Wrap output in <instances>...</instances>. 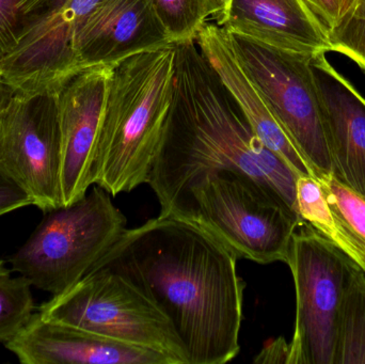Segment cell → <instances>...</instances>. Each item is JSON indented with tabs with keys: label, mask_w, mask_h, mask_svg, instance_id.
<instances>
[{
	"label": "cell",
	"mask_w": 365,
	"mask_h": 364,
	"mask_svg": "<svg viewBox=\"0 0 365 364\" xmlns=\"http://www.w3.org/2000/svg\"><path fill=\"white\" fill-rule=\"evenodd\" d=\"M175 57L173 43L111 66L92 179L113 196L149 182L173 109Z\"/></svg>",
	"instance_id": "3957f363"
},
{
	"label": "cell",
	"mask_w": 365,
	"mask_h": 364,
	"mask_svg": "<svg viewBox=\"0 0 365 364\" xmlns=\"http://www.w3.org/2000/svg\"><path fill=\"white\" fill-rule=\"evenodd\" d=\"M296 204L300 218L338 248L339 236L323 186L313 175H300L296 182Z\"/></svg>",
	"instance_id": "44dd1931"
},
{
	"label": "cell",
	"mask_w": 365,
	"mask_h": 364,
	"mask_svg": "<svg viewBox=\"0 0 365 364\" xmlns=\"http://www.w3.org/2000/svg\"><path fill=\"white\" fill-rule=\"evenodd\" d=\"M160 214L192 222L236 258L287 263L292 237L306 224L282 199L246 175L220 172L181 192Z\"/></svg>",
	"instance_id": "277c9868"
},
{
	"label": "cell",
	"mask_w": 365,
	"mask_h": 364,
	"mask_svg": "<svg viewBox=\"0 0 365 364\" xmlns=\"http://www.w3.org/2000/svg\"><path fill=\"white\" fill-rule=\"evenodd\" d=\"M4 346L23 364H175L158 350L48 320L38 312Z\"/></svg>",
	"instance_id": "7c38bea8"
},
{
	"label": "cell",
	"mask_w": 365,
	"mask_h": 364,
	"mask_svg": "<svg viewBox=\"0 0 365 364\" xmlns=\"http://www.w3.org/2000/svg\"><path fill=\"white\" fill-rule=\"evenodd\" d=\"M306 1L317 13L327 30H329L346 14L355 0H306Z\"/></svg>",
	"instance_id": "d4e9b609"
},
{
	"label": "cell",
	"mask_w": 365,
	"mask_h": 364,
	"mask_svg": "<svg viewBox=\"0 0 365 364\" xmlns=\"http://www.w3.org/2000/svg\"><path fill=\"white\" fill-rule=\"evenodd\" d=\"M55 0H0V64Z\"/></svg>",
	"instance_id": "ffe728a7"
},
{
	"label": "cell",
	"mask_w": 365,
	"mask_h": 364,
	"mask_svg": "<svg viewBox=\"0 0 365 364\" xmlns=\"http://www.w3.org/2000/svg\"><path fill=\"white\" fill-rule=\"evenodd\" d=\"M227 36L242 70L289 140L310 165L315 177L334 175L311 68L312 56L281 51L236 34L227 33Z\"/></svg>",
	"instance_id": "52a82bcc"
},
{
	"label": "cell",
	"mask_w": 365,
	"mask_h": 364,
	"mask_svg": "<svg viewBox=\"0 0 365 364\" xmlns=\"http://www.w3.org/2000/svg\"><path fill=\"white\" fill-rule=\"evenodd\" d=\"M334 175L365 196V98L329 61L311 58Z\"/></svg>",
	"instance_id": "5bb4252c"
},
{
	"label": "cell",
	"mask_w": 365,
	"mask_h": 364,
	"mask_svg": "<svg viewBox=\"0 0 365 364\" xmlns=\"http://www.w3.org/2000/svg\"><path fill=\"white\" fill-rule=\"evenodd\" d=\"M173 43L195 40L207 21L202 0H151Z\"/></svg>",
	"instance_id": "7402d4cb"
},
{
	"label": "cell",
	"mask_w": 365,
	"mask_h": 364,
	"mask_svg": "<svg viewBox=\"0 0 365 364\" xmlns=\"http://www.w3.org/2000/svg\"><path fill=\"white\" fill-rule=\"evenodd\" d=\"M111 66L81 68L53 89L61 130L63 207L83 199L93 185L94 150Z\"/></svg>",
	"instance_id": "8fae6325"
},
{
	"label": "cell",
	"mask_w": 365,
	"mask_h": 364,
	"mask_svg": "<svg viewBox=\"0 0 365 364\" xmlns=\"http://www.w3.org/2000/svg\"><path fill=\"white\" fill-rule=\"evenodd\" d=\"M32 205L31 199L0 169V216Z\"/></svg>",
	"instance_id": "cb8c5ba5"
},
{
	"label": "cell",
	"mask_w": 365,
	"mask_h": 364,
	"mask_svg": "<svg viewBox=\"0 0 365 364\" xmlns=\"http://www.w3.org/2000/svg\"><path fill=\"white\" fill-rule=\"evenodd\" d=\"M202 2L207 17H214L218 24L227 12L231 0H202Z\"/></svg>",
	"instance_id": "4316f807"
},
{
	"label": "cell",
	"mask_w": 365,
	"mask_h": 364,
	"mask_svg": "<svg viewBox=\"0 0 365 364\" xmlns=\"http://www.w3.org/2000/svg\"><path fill=\"white\" fill-rule=\"evenodd\" d=\"M217 25L227 33L289 53L331 51L327 28L306 0H231Z\"/></svg>",
	"instance_id": "9a60e30c"
},
{
	"label": "cell",
	"mask_w": 365,
	"mask_h": 364,
	"mask_svg": "<svg viewBox=\"0 0 365 364\" xmlns=\"http://www.w3.org/2000/svg\"><path fill=\"white\" fill-rule=\"evenodd\" d=\"M12 92V88L8 83H4V79L0 77V110H1L2 106H4L6 100L10 98Z\"/></svg>",
	"instance_id": "83f0119b"
},
{
	"label": "cell",
	"mask_w": 365,
	"mask_h": 364,
	"mask_svg": "<svg viewBox=\"0 0 365 364\" xmlns=\"http://www.w3.org/2000/svg\"><path fill=\"white\" fill-rule=\"evenodd\" d=\"M336 364H365V273L351 260L339 316Z\"/></svg>",
	"instance_id": "ac0fdd59"
},
{
	"label": "cell",
	"mask_w": 365,
	"mask_h": 364,
	"mask_svg": "<svg viewBox=\"0 0 365 364\" xmlns=\"http://www.w3.org/2000/svg\"><path fill=\"white\" fill-rule=\"evenodd\" d=\"M61 130L53 90H13L0 110V169L46 212L63 207Z\"/></svg>",
	"instance_id": "9c48e42d"
},
{
	"label": "cell",
	"mask_w": 365,
	"mask_h": 364,
	"mask_svg": "<svg viewBox=\"0 0 365 364\" xmlns=\"http://www.w3.org/2000/svg\"><path fill=\"white\" fill-rule=\"evenodd\" d=\"M100 0H55L0 64V77L16 91L53 90L77 68L76 38Z\"/></svg>",
	"instance_id": "30bf717a"
},
{
	"label": "cell",
	"mask_w": 365,
	"mask_h": 364,
	"mask_svg": "<svg viewBox=\"0 0 365 364\" xmlns=\"http://www.w3.org/2000/svg\"><path fill=\"white\" fill-rule=\"evenodd\" d=\"M323 186L338 232V248L365 273V196L334 175L317 177Z\"/></svg>",
	"instance_id": "e0dca14e"
},
{
	"label": "cell",
	"mask_w": 365,
	"mask_h": 364,
	"mask_svg": "<svg viewBox=\"0 0 365 364\" xmlns=\"http://www.w3.org/2000/svg\"><path fill=\"white\" fill-rule=\"evenodd\" d=\"M351 259L308 224L292 237L296 318L287 364H336L338 325Z\"/></svg>",
	"instance_id": "ba28073f"
},
{
	"label": "cell",
	"mask_w": 365,
	"mask_h": 364,
	"mask_svg": "<svg viewBox=\"0 0 365 364\" xmlns=\"http://www.w3.org/2000/svg\"><path fill=\"white\" fill-rule=\"evenodd\" d=\"M289 357V343L284 338L270 341L259 354L255 357L253 363L259 364H287Z\"/></svg>",
	"instance_id": "484cf974"
},
{
	"label": "cell",
	"mask_w": 365,
	"mask_h": 364,
	"mask_svg": "<svg viewBox=\"0 0 365 364\" xmlns=\"http://www.w3.org/2000/svg\"><path fill=\"white\" fill-rule=\"evenodd\" d=\"M330 51L355 62L365 72V0H355L346 14L328 30Z\"/></svg>",
	"instance_id": "603a6c76"
},
{
	"label": "cell",
	"mask_w": 365,
	"mask_h": 364,
	"mask_svg": "<svg viewBox=\"0 0 365 364\" xmlns=\"http://www.w3.org/2000/svg\"><path fill=\"white\" fill-rule=\"evenodd\" d=\"M45 214L9 262L32 286L56 296L91 273L128 222L111 194L98 185L77 202Z\"/></svg>",
	"instance_id": "5b68a950"
},
{
	"label": "cell",
	"mask_w": 365,
	"mask_h": 364,
	"mask_svg": "<svg viewBox=\"0 0 365 364\" xmlns=\"http://www.w3.org/2000/svg\"><path fill=\"white\" fill-rule=\"evenodd\" d=\"M168 44L151 0H100L77 36V68L113 66Z\"/></svg>",
	"instance_id": "4fadbf2b"
},
{
	"label": "cell",
	"mask_w": 365,
	"mask_h": 364,
	"mask_svg": "<svg viewBox=\"0 0 365 364\" xmlns=\"http://www.w3.org/2000/svg\"><path fill=\"white\" fill-rule=\"evenodd\" d=\"M195 41L227 91L233 96L259 140L270 151L282 158L299 177H315L310 165L289 140L257 88L242 70L225 30L220 26L206 21Z\"/></svg>",
	"instance_id": "2e32d148"
},
{
	"label": "cell",
	"mask_w": 365,
	"mask_h": 364,
	"mask_svg": "<svg viewBox=\"0 0 365 364\" xmlns=\"http://www.w3.org/2000/svg\"><path fill=\"white\" fill-rule=\"evenodd\" d=\"M38 313L130 345L158 350L175 364H189L186 350L166 314L132 282L96 269L38 307Z\"/></svg>",
	"instance_id": "8992f818"
},
{
	"label": "cell",
	"mask_w": 365,
	"mask_h": 364,
	"mask_svg": "<svg viewBox=\"0 0 365 364\" xmlns=\"http://www.w3.org/2000/svg\"><path fill=\"white\" fill-rule=\"evenodd\" d=\"M236 265L203 229L160 214L126 229L91 271L119 274L147 295L173 323L189 364H225L240 350L246 284Z\"/></svg>",
	"instance_id": "6da1fadb"
},
{
	"label": "cell",
	"mask_w": 365,
	"mask_h": 364,
	"mask_svg": "<svg viewBox=\"0 0 365 364\" xmlns=\"http://www.w3.org/2000/svg\"><path fill=\"white\" fill-rule=\"evenodd\" d=\"M175 44L173 109L148 182L160 211L200 180L234 172L255 180L298 213L299 175L259 140L195 41Z\"/></svg>",
	"instance_id": "7a4b0ae2"
},
{
	"label": "cell",
	"mask_w": 365,
	"mask_h": 364,
	"mask_svg": "<svg viewBox=\"0 0 365 364\" xmlns=\"http://www.w3.org/2000/svg\"><path fill=\"white\" fill-rule=\"evenodd\" d=\"M31 284L19 276L13 277L0 260V343L12 340L34 316Z\"/></svg>",
	"instance_id": "d6986e66"
}]
</instances>
